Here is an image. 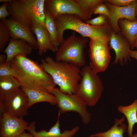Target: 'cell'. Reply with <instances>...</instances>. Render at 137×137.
Returning <instances> with one entry per match:
<instances>
[{
  "label": "cell",
  "mask_w": 137,
  "mask_h": 137,
  "mask_svg": "<svg viewBox=\"0 0 137 137\" xmlns=\"http://www.w3.org/2000/svg\"><path fill=\"white\" fill-rule=\"evenodd\" d=\"M10 62L12 75L21 87L50 93L52 89L55 88L51 76L38 62L26 56L18 55Z\"/></svg>",
  "instance_id": "cell-1"
},
{
  "label": "cell",
  "mask_w": 137,
  "mask_h": 137,
  "mask_svg": "<svg viewBox=\"0 0 137 137\" xmlns=\"http://www.w3.org/2000/svg\"><path fill=\"white\" fill-rule=\"evenodd\" d=\"M12 0H0V2H7L9 3L11 2Z\"/></svg>",
  "instance_id": "cell-34"
},
{
  "label": "cell",
  "mask_w": 137,
  "mask_h": 137,
  "mask_svg": "<svg viewBox=\"0 0 137 137\" xmlns=\"http://www.w3.org/2000/svg\"><path fill=\"white\" fill-rule=\"evenodd\" d=\"M44 11L48 13L54 20L58 16L65 14L75 15L83 21L91 17L74 0H45Z\"/></svg>",
  "instance_id": "cell-8"
},
{
  "label": "cell",
  "mask_w": 137,
  "mask_h": 137,
  "mask_svg": "<svg viewBox=\"0 0 137 137\" xmlns=\"http://www.w3.org/2000/svg\"><path fill=\"white\" fill-rule=\"evenodd\" d=\"M21 87L20 83L13 76L0 77V96H4Z\"/></svg>",
  "instance_id": "cell-22"
},
{
  "label": "cell",
  "mask_w": 137,
  "mask_h": 137,
  "mask_svg": "<svg viewBox=\"0 0 137 137\" xmlns=\"http://www.w3.org/2000/svg\"><path fill=\"white\" fill-rule=\"evenodd\" d=\"M135 0H105V1L115 6L124 7L131 5Z\"/></svg>",
  "instance_id": "cell-28"
},
{
  "label": "cell",
  "mask_w": 137,
  "mask_h": 137,
  "mask_svg": "<svg viewBox=\"0 0 137 137\" xmlns=\"http://www.w3.org/2000/svg\"><path fill=\"white\" fill-rule=\"evenodd\" d=\"M131 137H137V133L134 134Z\"/></svg>",
  "instance_id": "cell-38"
},
{
  "label": "cell",
  "mask_w": 137,
  "mask_h": 137,
  "mask_svg": "<svg viewBox=\"0 0 137 137\" xmlns=\"http://www.w3.org/2000/svg\"><path fill=\"white\" fill-rule=\"evenodd\" d=\"M45 1L13 0L9 3L7 9L14 20L32 31L39 25L46 29Z\"/></svg>",
  "instance_id": "cell-4"
},
{
  "label": "cell",
  "mask_w": 137,
  "mask_h": 137,
  "mask_svg": "<svg viewBox=\"0 0 137 137\" xmlns=\"http://www.w3.org/2000/svg\"><path fill=\"white\" fill-rule=\"evenodd\" d=\"M16 137H33V136L30 133H26L24 131Z\"/></svg>",
  "instance_id": "cell-33"
},
{
  "label": "cell",
  "mask_w": 137,
  "mask_h": 137,
  "mask_svg": "<svg viewBox=\"0 0 137 137\" xmlns=\"http://www.w3.org/2000/svg\"><path fill=\"white\" fill-rule=\"evenodd\" d=\"M107 16L105 15L100 14L97 17L85 21L87 24L92 25L100 27L109 23Z\"/></svg>",
  "instance_id": "cell-26"
},
{
  "label": "cell",
  "mask_w": 137,
  "mask_h": 137,
  "mask_svg": "<svg viewBox=\"0 0 137 137\" xmlns=\"http://www.w3.org/2000/svg\"><path fill=\"white\" fill-rule=\"evenodd\" d=\"M81 78L76 94L87 106H95L101 97L104 88L97 74L94 73L89 65H84L81 70Z\"/></svg>",
  "instance_id": "cell-6"
},
{
  "label": "cell",
  "mask_w": 137,
  "mask_h": 137,
  "mask_svg": "<svg viewBox=\"0 0 137 137\" xmlns=\"http://www.w3.org/2000/svg\"><path fill=\"white\" fill-rule=\"evenodd\" d=\"M135 48H136V50H137V46L136 47H135Z\"/></svg>",
  "instance_id": "cell-39"
},
{
  "label": "cell",
  "mask_w": 137,
  "mask_h": 137,
  "mask_svg": "<svg viewBox=\"0 0 137 137\" xmlns=\"http://www.w3.org/2000/svg\"><path fill=\"white\" fill-rule=\"evenodd\" d=\"M109 44L110 47L114 50L115 54L113 64H119L123 66L131 61L129 52L131 49L130 44L121 32L116 33L112 30Z\"/></svg>",
  "instance_id": "cell-13"
},
{
  "label": "cell",
  "mask_w": 137,
  "mask_h": 137,
  "mask_svg": "<svg viewBox=\"0 0 137 137\" xmlns=\"http://www.w3.org/2000/svg\"><path fill=\"white\" fill-rule=\"evenodd\" d=\"M119 112L126 117L128 124L127 131L129 137L133 135V128L135 124L137 123V99L131 104L126 106L119 105L117 108Z\"/></svg>",
  "instance_id": "cell-20"
},
{
  "label": "cell",
  "mask_w": 137,
  "mask_h": 137,
  "mask_svg": "<svg viewBox=\"0 0 137 137\" xmlns=\"http://www.w3.org/2000/svg\"><path fill=\"white\" fill-rule=\"evenodd\" d=\"M11 38L10 30L6 23L0 21V52H3Z\"/></svg>",
  "instance_id": "cell-24"
},
{
  "label": "cell",
  "mask_w": 137,
  "mask_h": 137,
  "mask_svg": "<svg viewBox=\"0 0 137 137\" xmlns=\"http://www.w3.org/2000/svg\"><path fill=\"white\" fill-rule=\"evenodd\" d=\"M118 24L121 32L129 43L131 49L133 50L135 48L134 42L137 36V17L136 19L134 21L125 19H119Z\"/></svg>",
  "instance_id": "cell-19"
},
{
  "label": "cell",
  "mask_w": 137,
  "mask_h": 137,
  "mask_svg": "<svg viewBox=\"0 0 137 137\" xmlns=\"http://www.w3.org/2000/svg\"><path fill=\"white\" fill-rule=\"evenodd\" d=\"M109 44L104 40L90 39L89 66L95 74L104 72L108 67L111 58Z\"/></svg>",
  "instance_id": "cell-10"
},
{
  "label": "cell",
  "mask_w": 137,
  "mask_h": 137,
  "mask_svg": "<svg viewBox=\"0 0 137 137\" xmlns=\"http://www.w3.org/2000/svg\"><path fill=\"white\" fill-rule=\"evenodd\" d=\"M109 13V9L104 2L100 4L98 6L95 10L94 14H103L108 16Z\"/></svg>",
  "instance_id": "cell-29"
},
{
  "label": "cell",
  "mask_w": 137,
  "mask_h": 137,
  "mask_svg": "<svg viewBox=\"0 0 137 137\" xmlns=\"http://www.w3.org/2000/svg\"><path fill=\"white\" fill-rule=\"evenodd\" d=\"M59 111L57 121L55 124L47 131L42 130L39 131L35 130V122H31L28 125L26 130L29 131L33 137H67L72 134H75L79 130V127L76 126L70 130H66L62 133L60 128L59 118L61 114Z\"/></svg>",
  "instance_id": "cell-15"
},
{
  "label": "cell",
  "mask_w": 137,
  "mask_h": 137,
  "mask_svg": "<svg viewBox=\"0 0 137 137\" xmlns=\"http://www.w3.org/2000/svg\"><path fill=\"white\" fill-rule=\"evenodd\" d=\"M40 62L61 92L67 94L76 93L81 78L79 67L66 62L57 61L49 56L41 58Z\"/></svg>",
  "instance_id": "cell-2"
},
{
  "label": "cell",
  "mask_w": 137,
  "mask_h": 137,
  "mask_svg": "<svg viewBox=\"0 0 137 137\" xmlns=\"http://www.w3.org/2000/svg\"><path fill=\"white\" fill-rule=\"evenodd\" d=\"M7 56L4 54H0V65L3 64L6 62Z\"/></svg>",
  "instance_id": "cell-32"
},
{
  "label": "cell",
  "mask_w": 137,
  "mask_h": 137,
  "mask_svg": "<svg viewBox=\"0 0 137 137\" xmlns=\"http://www.w3.org/2000/svg\"><path fill=\"white\" fill-rule=\"evenodd\" d=\"M125 116L120 119L115 118L114 125L107 131L92 134L88 137H124L123 133L127 128L126 125L123 123Z\"/></svg>",
  "instance_id": "cell-21"
},
{
  "label": "cell",
  "mask_w": 137,
  "mask_h": 137,
  "mask_svg": "<svg viewBox=\"0 0 137 137\" xmlns=\"http://www.w3.org/2000/svg\"><path fill=\"white\" fill-rule=\"evenodd\" d=\"M32 48L25 41L10 38L7 47L3 51L6 55V62L10 61L18 55L26 56L30 55Z\"/></svg>",
  "instance_id": "cell-16"
},
{
  "label": "cell",
  "mask_w": 137,
  "mask_h": 137,
  "mask_svg": "<svg viewBox=\"0 0 137 137\" xmlns=\"http://www.w3.org/2000/svg\"><path fill=\"white\" fill-rule=\"evenodd\" d=\"M0 112V137H16L26 130L29 124L23 118Z\"/></svg>",
  "instance_id": "cell-11"
},
{
  "label": "cell",
  "mask_w": 137,
  "mask_h": 137,
  "mask_svg": "<svg viewBox=\"0 0 137 137\" xmlns=\"http://www.w3.org/2000/svg\"><path fill=\"white\" fill-rule=\"evenodd\" d=\"M129 52L131 57L135 58L137 61V50H134L130 49Z\"/></svg>",
  "instance_id": "cell-31"
},
{
  "label": "cell",
  "mask_w": 137,
  "mask_h": 137,
  "mask_svg": "<svg viewBox=\"0 0 137 137\" xmlns=\"http://www.w3.org/2000/svg\"><path fill=\"white\" fill-rule=\"evenodd\" d=\"M88 38L76 35L75 31L61 44L56 52L57 61L66 62L79 67L86 63L84 50Z\"/></svg>",
  "instance_id": "cell-5"
},
{
  "label": "cell",
  "mask_w": 137,
  "mask_h": 137,
  "mask_svg": "<svg viewBox=\"0 0 137 137\" xmlns=\"http://www.w3.org/2000/svg\"><path fill=\"white\" fill-rule=\"evenodd\" d=\"M0 20L5 23L8 27L11 38L24 40L33 49H38L36 37L32 30L16 22L11 18Z\"/></svg>",
  "instance_id": "cell-14"
},
{
  "label": "cell",
  "mask_w": 137,
  "mask_h": 137,
  "mask_svg": "<svg viewBox=\"0 0 137 137\" xmlns=\"http://www.w3.org/2000/svg\"><path fill=\"white\" fill-rule=\"evenodd\" d=\"M108 8L109 13L107 17L113 30L116 33L121 32L118 24L120 19H125L131 21L137 19L135 14V9L137 0H135L130 5L127 6H117L105 1L104 2Z\"/></svg>",
  "instance_id": "cell-12"
},
{
  "label": "cell",
  "mask_w": 137,
  "mask_h": 137,
  "mask_svg": "<svg viewBox=\"0 0 137 137\" xmlns=\"http://www.w3.org/2000/svg\"><path fill=\"white\" fill-rule=\"evenodd\" d=\"M135 14L136 16H137V4L136 6L135 9Z\"/></svg>",
  "instance_id": "cell-36"
},
{
  "label": "cell",
  "mask_w": 137,
  "mask_h": 137,
  "mask_svg": "<svg viewBox=\"0 0 137 137\" xmlns=\"http://www.w3.org/2000/svg\"><path fill=\"white\" fill-rule=\"evenodd\" d=\"M20 88L27 95L28 100V107L41 102H48L53 105H57L55 96L47 92L37 90L21 87Z\"/></svg>",
  "instance_id": "cell-17"
},
{
  "label": "cell",
  "mask_w": 137,
  "mask_h": 137,
  "mask_svg": "<svg viewBox=\"0 0 137 137\" xmlns=\"http://www.w3.org/2000/svg\"><path fill=\"white\" fill-rule=\"evenodd\" d=\"M12 76L10 61L0 65V77Z\"/></svg>",
  "instance_id": "cell-27"
},
{
  "label": "cell",
  "mask_w": 137,
  "mask_h": 137,
  "mask_svg": "<svg viewBox=\"0 0 137 137\" xmlns=\"http://www.w3.org/2000/svg\"><path fill=\"white\" fill-rule=\"evenodd\" d=\"M51 93L55 97L57 105L61 113L73 112L77 113L81 117L83 124L87 125L91 118L90 113L87 110V105L76 93L71 94H65L59 89H52Z\"/></svg>",
  "instance_id": "cell-7"
},
{
  "label": "cell",
  "mask_w": 137,
  "mask_h": 137,
  "mask_svg": "<svg viewBox=\"0 0 137 137\" xmlns=\"http://www.w3.org/2000/svg\"><path fill=\"white\" fill-rule=\"evenodd\" d=\"M9 3L3 2L0 6V20L6 18L10 15V13L7 9Z\"/></svg>",
  "instance_id": "cell-30"
},
{
  "label": "cell",
  "mask_w": 137,
  "mask_h": 137,
  "mask_svg": "<svg viewBox=\"0 0 137 137\" xmlns=\"http://www.w3.org/2000/svg\"><path fill=\"white\" fill-rule=\"evenodd\" d=\"M36 38L38 46V54L41 56L48 50L56 52L47 30L41 26L39 25L32 30Z\"/></svg>",
  "instance_id": "cell-18"
},
{
  "label": "cell",
  "mask_w": 137,
  "mask_h": 137,
  "mask_svg": "<svg viewBox=\"0 0 137 137\" xmlns=\"http://www.w3.org/2000/svg\"><path fill=\"white\" fill-rule=\"evenodd\" d=\"M28 103L27 95L20 87L0 96V112H7L15 117L23 118L28 114Z\"/></svg>",
  "instance_id": "cell-9"
},
{
  "label": "cell",
  "mask_w": 137,
  "mask_h": 137,
  "mask_svg": "<svg viewBox=\"0 0 137 137\" xmlns=\"http://www.w3.org/2000/svg\"><path fill=\"white\" fill-rule=\"evenodd\" d=\"M134 46L135 48L137 46V36L134 42Z\"/></svg>",
  "instance_id": "cell-35"
},
{
  "label": "cell",
  "mask_w": 137,
  "mask_h": 137,
  "mask_svg": "<svg viewBox=\"0 0 137 137\" xmlns=\"http://www.w3.org/2000/svg\"><path fill=\"white\" fill-rule=\"evenodd\" d=\"M45 14V25L48 32L52 42L56 51L60 45L58 40V32L55 20L48 13L44 12Z\"/></svg>",
  "instance_id": "cell-23"
},
{
  "label": "cell",
  "mask_w": 137,
  "mask_h": 137,
  "mask_svg": "<svg viewBox=\"0 0 137 137\" xmlns=\"http://www.w3.org/2000/svg\"><path fill=\"white\" fill-rule=\"evenodd\" d=\"M58 32L60 44L64 41L63 33L67 30L77 32L81 36L94 40L109 42L113 30L109 22L100 27L93 26L84 22L78 17L71 14H62L55 19Z\"/></svg>",
  "instance_id": "cell-3"
},
{
  "label": "cell",
  "mask_w": 137,
  "mask_h": 137,
  "mask_svg": "<svg viewBox=\"0 0 137 137\" xmlns=\"http://www.w3.org/2000/svg\"><path fill=\"white\" fill-rule=\"evenodd\" d=\"M75 134H72L68 135L67 137H73Z\"/></svg>",
  "instance_id": "cell-37"
},
{
  "label": "cell",
  "mask_w": 137,
  "mask_h": 137,
  "mask_svg": "<svg viewBox=\"0 0 137 137\" xmlns=\"http://www.w3.org/2000/svg\"><path fill=\"white\" fill-rule=\"evenodd\" d=\"M78 5L83 8L91 16L95 10L100 4L104 3L105 0H74Z\"/></svg>",
  "instance_id": "cell-25"
}]
</instances>
